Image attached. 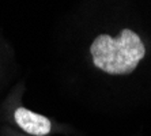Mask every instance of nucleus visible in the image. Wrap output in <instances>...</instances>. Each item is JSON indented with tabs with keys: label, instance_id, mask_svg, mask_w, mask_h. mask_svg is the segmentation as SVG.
<instances>
[{
	"label": "nucleus",
	"instance_id": "1",
	"mask_svg": "<svg viewBox=\"0 0 151 136\" xmlns=\"http://www.w3.org/2000/svg\"><path fill=\"white\" fill-rule=\"evenodd\" d=\"M93 63L109 75H128L134 72L146 55L140 37L129 29H124L119 37L113 38L101 34L90 46Z\"/></svg>",
	"mask_w": 151,
	"mask_h": 136
},
{
	"label": "nucleus",
	"instance_id": "2",
	"mask_svg": "<svg viewBox=\"0 0 151 136\" xmlns=\"http://www.w3.org/2000/svg\"><path fill=\"white\" fill-rule=\"evenodd\" d=\"M14 120L25 132L34 136H45L50 132L52 124L45 116L34 113L26 108H18L14 113Z\"/></svg>",
	"mask_w": 151,
	"mask_h": 136
}]
</instances>
